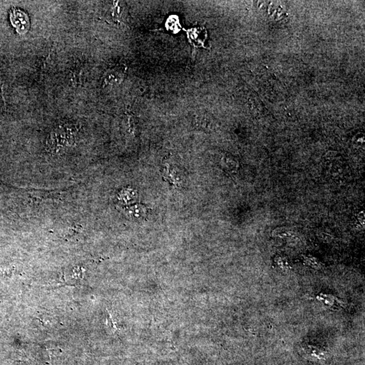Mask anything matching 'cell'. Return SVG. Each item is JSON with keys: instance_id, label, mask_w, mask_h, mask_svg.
<instances>
[{"instance_id": "1", "label": "cell", "mask_w": 365, "mask_h": 365, "mask_svg": "<svg viewBox=\"0 0 365 365\" xmlns=\"http://www.w3.org/2000/svg\"><path fill=\"white\" fill-rule=\"evenodd\" d=\"M10 18L12 26L19 34L23 35L28 32L30 29V20L25 12L17 8H13L10 12Z\"/></svg>"}]
</instances>
